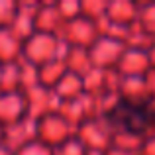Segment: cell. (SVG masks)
<instances>
[{
  "instance_id": "1",
  "label": "cell",
  "mask_w": 155,
  "mask_h": 155,
  "mask_svg": "<svg viewBox=\"0 0 155 155\" xmlns=\"http://www.w3.org/2000/svg\"><path fill=\"white\" fill-rule=\"evenodd\" d=\"M153 120V110L149 102L141 100H120V106H114L108 112V122L114 126H122L132 132H141Z\"/></svg>"
}]
</instances>
